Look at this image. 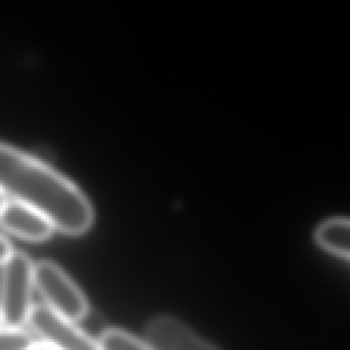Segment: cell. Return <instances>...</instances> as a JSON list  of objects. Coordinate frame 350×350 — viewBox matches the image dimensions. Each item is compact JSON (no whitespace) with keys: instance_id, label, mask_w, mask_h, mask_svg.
Listing matches in <instances>:
<instances>
[{"instance_id":"1","label":"cell","mask_w":350,"mask_h":350,"mask_svg":"<svg viewBox=\"0 0 350 350\" xmlns=\"http://www.w3.org/2000/svg\"><path fill=\"white\" fill-rule=\"evenodd\" d=\"M0 191L34 208L64 234L81 235L93 223V208L75 185L40 160L1 142Z\"/></svg>"},{"instance_id":"2","label":"cell","mask_w":350,"mask_h":350,"mask_svg":"<svg viewBox=\"0 0 350 350\" xmlns=\"http://www.w3.org/2000/svg\"><path fill=\"white\" fill-rule=\"evenodd\" d=\"M34 286V264L31 258L16 250L3 262L0 279L1 325L22 328L29 319Z\"/></svg>"},{"instance_id":"3","label":"cell","mask_w":350,"mask_h":350,"mask_svg":"<svg viewBox=\"0 0 350 350\" xmlns=\"http://www.w3.org/2000/svg\"><path fill=\"white\" fill-rule=\"evenodd\" d=\"M34 286L45 305L57 314L77 323L89 312V304L74 280L53 261L34 264Z\"/></svg>"},{"instance_id":"4","label":"cell","mask_w":350,"mask_h":350,"mask_svg":"<svg viewBox=\"0 0 350 350\" xmlns=\"http://www.w3.org/2000/svg\"><path fill=\"white\" fill-rule=\"evenodd\" d=\"M27 324L53 350H100L98 343L74 321L57 314L45 304L34 305Z\"/></svg>"},{"instance_id":"5","label":"cell","mask_w":350,"mask_h":350,"mask_svg":"<svg viewBox=\"0 0 350 350\" xmlns=\"http://www.w3.org/2000/svg\"><path fill=\"white\" fill-rule=\"evenodd\" d=\"M145 338L152 350H219L180 320L167 314L156 316L148 323Z\"/></svg>"},{"instance_id":"6","label":"cell","mask_w":350,"mask_h":350,"mask_svg":"<svg viewBox=\"0 0 350 350\" xmlns=\"http://www.w3.org/2000/svg\"><path fill=\"white\" fill-rule=\"evenodd\" d=\"M0 226L7 232L31 242L45 241L53 231L52 224L44 215L16 200L3 202Z\"/></svg>"},{"instance_id":"7","label":"cell","mask_w":350,"mask_h":350,"mask_svg":"<svg viewBox=\"0 0 350 350\" xmlns=\"http://www.w3.org/2000/svg\"><path fill=\"white\" fill-rule=\"evenodd\" d=\"M350 224L346 217H335L324 221L316 230V242L327 252L349 258L350 254Z\"/></svg>"},{"instance_id":"8","label":"cell","mask_w":350,"mask_h":350,"mask_svg":"<svg viewBox=\"0 0 350 350\" xmlns=\"http://www.w3.org/2000/svg\"><path fill=\"white\" fill-rule=\"evenodd\" d=\"M100 350H152L146 342L122 329H107L98 339Z\"/></svg>"},{"instance_id":"9","label":"cell","mask_w":350,"mask_h":350,"mask_svg":"<svg viewBox=\"0 0 350 350\" xmlns=\"http://www.w3.org/2000/svg\"><path fill=\"white\" fill-rule=\"evenodd\" d=\"M34 345L36 342L27 331L0 327V350H31Z\"/></svg>"},{"instance_id":"10","label":"cell","mask_w":350,"mask_h":350,"mask_svg":"<svg viewBox=\"0 0 350 350\" xmlns=\"http://www.w3.org/2000/svg\"><path fill=\"white\" fill-rule=\"evenodd\" d=\"M11 253H12L11 243L3 235H0V265H3V262L8 258Z\"/></svg>"},{"instance_id":"11","label":"cell","mask_w":350,"mask_h":350,"mask_svg":"<svg viewBox=\"0 0 350 350\" xmlns=\"http://www.w3.org/2000/svg\"><path fill=\"white\" fill-rule=\"evenodd\" d=\"M31 350H53V349H51L49 346H46V345H44V343H41V345H37V343H36Z\"/></svg>"},{"instance_id":"12","label":"cell","mask_w":350,"mask_h":350,"mask_svg":"<svg viewBox=\"0 0 350 350\" xmlns=\"http://www.w3.org/2000/svg\"><path fill=\"white\" fill-rule=\"evenodd\" d=\"M3 202H4V198H3V193L0 191V208H1V205H3Z\"/></svg>"},{"instance_id":"13","label":"cell","mask_w":350,"mask_h":350,"mask_svg":"<svg viewBox=\"0 0 350 350\" xmlns=\"http://www.w3.org/2000/svg\"><path fill=\"white\" fill-rule=\"evenodd\" d=\"M0 325H1V319H0Z\"/></svg>"}]
</instances>
